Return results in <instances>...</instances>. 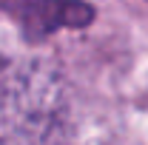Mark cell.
I'll return each mask as SVG.
<instances>
[{"mask_svg": "<svg viewBox=\"0 0 148 145\" xmlns=\"http://www.w3.org/2000/svg\"><path fill=\"white\" fill-rule=\"evenodd\" d=\"M0 145H71L66 88L49 66L0 57Z\"/></svg>", "mask_w": 148, "mask_h": 145, "instance_id": "cell-1", "label": "cell"}]
</instances>
